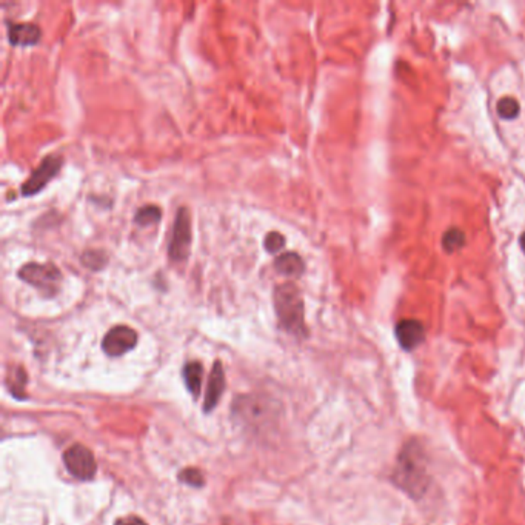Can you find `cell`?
I'll list each match as a JSON object with an SVG mask.
<instances>
[{"mask_svg": "<svg viewBox=\"0 0 525 525\" xmlns=\"http://www.w3.org/2000/svg\"><path fill=\"white\" fill-rule=\"evenodd\" d=\"M393 480L411 498L419 499L428 485L425 453L417 441H410L399 453Z\"/></svg>", "mask_w": 525, "mask_h": 525, "instance_id": "cell-1", "label": "cell"}, {"mask_svg": "<svg viewBox=\"0 0 525 525\" xmlns=\"http://www.w3.org/2000/svg\"><path fill=\"white\" fill-rule=\"evenodd\" d=\"M273 302L280 325L289 333L295 336L307 334L304 321V299L296 284L285 282L278 285L273 293Z\"/></svg>", "mask_w": 525, "mask_h": 525, "instance_id": "cell-2", "label": "cell"}, {"mask_svg": "<svg viewBox=\"0 0 525 525\" xmlns=\"http://www.w3.org/2000/svg\"><path fill=\"white\" fill-rule=\"evenodd\" d=\"M17 276L45 296H54L59 291V284L62 280L60 270L51 262H45V264L28 262V264L21 267Z\"/></svg>", "mask_w": 525, "mask_h": 525, "instance_id": "cell-3", "label": "cell"}, {"mask_svg": "<svg viewBox=\"0 0 525 525\" xmlns=\"http://www.w3.org/2000/svg\"><path fill=\"white\" fill-rule=\"evenodd\" d=\"M191 216L186 207H180L174 219L171 241L168 245V256L173 262H184L191 252Z\"/></svg>", "mask_w": 525, "mask_h": 525, "instance_id": "cell-4", "label": "cell"}, {"mask_svg": "<svg viewBox=\"0 0 525 525\" xmlns=\"http://www.w3.org/2000/svg\"><path fill=\"white\" fill-rule=\"evenodd\" d=\"M64 462L66 470L80 480L93 479L97 472L95 454L82 443H74V445L68 448L64 453Z\"/></svg>", "mask_w": 525, "mask_h": 525, "instance_id": "cell-5", "label": "cell"}, {"mask_svg": "<svg viewBox=\"0 0 525 525\" xmlns=\"http://www.w3.org/2000/svg\"><path fill=\"white\" fill-rule=\"evenodd\" d=\"M62 164H64V159H62L60 156L58 154L47 156V158L40 162V165L33 171V174H31V176L23 182L22 195L29 197L42 191L49 180H53L56 176H58Z\"/></svg>", "mask_w": 525, "mask_h": 525, "instance_id": "cell-6", "label": "cell"}, {"mask_svg": "<svg viewBox=\"0 0 525 525\" xmlns=\"http://www.w3.org/2000/svg\"><path fill=\"white\" fill-rule=\"evenodd\" d=\"M137 343V333L128 327V325H116L108 333L105 334L102 341V350L105 354L111 356V358H117L128 353L130 350H133Z\"/></svg>", "mask_w": 525, "mask_h": 525, "instance_id": "cell-7", "label": "cell"}, {"mask_svg": "<svg viewBox=\"0 0 525 525\" xmlns=\"http://www.w3.org/2000/svg\"><path fill=\"white\" fill-rule=\"evenodd\" d=\"M396 339L405 352H411L421 345L425 339V328L419 321L415 319H404L396 325Z\"/></svg>", "mask_w": 525, "mask_h": 525, "instance_id": "cell-8", "label": "cell"}, {"mask_svg": "<svg viewBox=\"0 0 525 525\" xmlns=\"http://www.w3.org/2000/svg\"><path fill=\"white\" fill-rule=\"evenodd\" d=\"M10 43L14 47H31L40 40L42 29L31 22H10L6 25Z\"/></svg>", "mask_w": 525, "mask_h": 525, "instance_id": "cell-9", "label": "cell"}, {"mask_svg": "<svg viewBox=\"0 0 525 525\" xmlns=\"http://www.w3.org/2000/svg\"><path fill=\"white\" fill-rule=\"evenodd\" d=\"M223 390H225L223 365L219 361H216V364L212 365V370L210 374L207 396H205V404H204V410L207 411V413H210V411L216 407Z\"/></svg>", "mask_w": 525, "mask_h": 525, "instance_id": "cell-10", "label": "cell"}, {"mask_svg": "<svg viewBox=\"0 0 525 525\" xmlns=\"http://www.w3.org/2000/svg\"><path fill=\"white\" fill-rule=\"evenodd\" d=\"M274 268L285 276L299 278L305 271V262L297 253L286 252L278 256L276 260H274Z\"/></svg>", "mask_w": 525, "mask_h": 525, "instance_id": "cell-11", "label": "cell"}, {"mask_svg": "<svg viewBox=\"0 0 525 525\" xmlns=\"http://www.w3.org/2000/svg\"><path fill=\"white\" fill-rule=\"evenodd\" d=\"M202 376H204V367H202L201 362L191 361V362H188V364H185L184 380L186 384V389H188L191 395L197 396L199 393H201Z\"/></svg>", "mask_w": 525, "mask_h": 525, "instance_id": "cell-12", "label": "cell"}, {"mask_svg": "<svg viewBox=\"0 0 525 525\" xmlns=\"http://www.w3.org/2000/svg\"><path fill=\"white\" fill-rule=\"evenodd\" d=\"M465 245V234L459 228H450L442 237V247L447 253H456Z\"/></svg>", "mask_w": 525, "mask_h": 525, "instance_id": "cell-13", "label": "cell"}, {"mask_svg": "<svg viewBox=\"0 0 525 525\" xmlns=\"http://www.w3.org/2000/svg\"><path fill=\"white\" fill-rule=\"evenodd\" d=\"M162 217V210L158 205H145L137 210L134 216V222L141 227H147V225L158 223Z\"/></svg>", "mask_w": 525, "mask_h": 525, "instance_id": "cell-14", "label": "cell"}, {"mask_svg": "<svg viewBox=\"0 0 525 525\" xmlns=\"http://www.w3.org/2000/svg\"><path fill=\"white\" fill-rule=\"evenodd\" d=\"M521 112V105L515 97H502L498 102V114L505 121H513Z\"/></svg>", "mask_w": 525, "mask_h": 525, "instance_id": "cell-15", "label": "cell"}, {"mask_svg": "<svg viewBox=\"0 0 525 525\" xmlns=\"http://www.w3.org/2000/svg\"><path fill=\"white\" fill-rule=\"evenodd\" d=\"M106 262H108V258L101 249H86L82 254V264L91 270H101L106 265Z\"/></svg>", "mask_w": 525, "mask_h": 525, "instance_id": "cell-16", "label": "cell"}, {"mask_svg": "<svg viewBox=\"0 0 525 525\" xmlns=\"http://www.w3.org/2000/svg\"><path fill=\"white\" fill-rule=\"evenodd\" d=\"M179 479L191 487H202L205 483L202 472L197 470V468H186V470H182L179 474Z\"/></svg>", "mask_w": 525, "mask_h": 525, "instance_id": "cell-17", "label": "cell"}, {"mask_svg": "<svg viewBox=\"0 0 525 525\" xmlns=\"http://www.w3.org/2000/svg\"><path fill=\"white\" fill-rule=\"evenodd\" d=\"M264 245L267 248V252L270 253H278L285 245V237L279 233V231H271L268 233L264 239Z\"/></svg>", "mask_w": 525, "mask_h": 525, "instance_id": "cell-18", "label": "cell"}, {"mask_svg": "<svg viewBox=\"0 0 525 525\" xmlns=\"http://www.w3.org/2000/svg\"><path fill=\"white\" fill-rule=\"evenodd\" d=\"M116 525H147V522L137 516H128L122 517V520H117Z\"/></svg>", "mask_w": 525, "mask_h": 525, "instance_id": "cell-19", "label": "cell"}, {"mask_svg": "<svg viewBox=\"0 0 525 525\" xmlns=\"http://www.w3.org/2000/svg\"><path fill=\"white\" fill-rule=\"evenodd\" d=\"M520 245H521V249H522L524 254H525V231H524L522 236H521V239H520Z\"/></svg>", "mask_w": 525, "mask_h": 525, "instance_id": "cell-20", "label": "cell"}]
</instances>
